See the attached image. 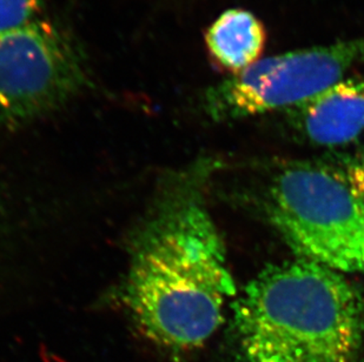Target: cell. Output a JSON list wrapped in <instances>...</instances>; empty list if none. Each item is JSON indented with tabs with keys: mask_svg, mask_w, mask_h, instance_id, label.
Listing matches in <instances>:
<instances>
[{
	"mask_svg": "<svg viewBox=\"0 0 364 362\" xmlns=\"http://www.w3.org/2000/svg\"><path fill=\"white\" fill-rule=\"evenodd\" d=\"M41 6V0H0V32L33 21Z\"/></svg>",
	"mask_w": 364,
	"mask_h": 362,
	"instance_id": "8",
	"label": "cell"
},
{
	"mask_svg": "<svg viewBox=\"0 0 364 362\" xmlns=\"http://www.w3.org/2000/svg\"><path fill=\"white\" fill-rule=\"evenodd\" d=\"M264 26L255 14L242 9L228 10L206 32V46L218 65L230 75L257 62L264 48Z\"/></svg>",
	"mask_w": 364,
	"mask_h": 362,
	"instance_id": "7",
	"label": "cell"
},
{
	"mask_svg": "<svg viewBox=\"0 0 364 362\" xmlns=\"http://www.w3.org/2000/svg\"><path fill=\"white\" fill-rule=\"evenodd\" d=\"M363 62L364 37L272 55L210 87L204 107L217 121L288 111Z\"/></svg>",
	"mask_w": 364,
	"mask_h": 362,
	"instance_id": "4",
	"label": "cell"
},
{
	"mask_svg": "<svg viewBox=\"0 0 364 362\" xmlns=\"http://www.w3.org/2000/svg\"><path fill=\"white\" fill-rule=\"evenodd\" d=\"M238 362H364V299L344 274L297 258L262 270L232 306Z\"/></svg>",
	"mask_w": 364,
	"mask_h": 362,
	"instance_id": "2",
	"label": "cell"
},
{
	"mask_svg": "<svg viewBox=\"0 0 364 362\" xmlns=\"http://www.w3.org/2000/svg\"><path fill=\"white\" fill-rule=\"evenodd\" d=\"M85 80L82 59L58 28L36 18L0 32V126L62 107Z\"/></svg>",
	"mask_w": 364,
	"mask_h": 362,
	"instance_id": "5",
	"label": "cell"
},
{
	"mask_svg": "<svg viewBox=\"0 0 364 362\" xmlns=\"http://www.w3.org/2000/svg\"><path fill=\"white\" fill-rule=\"evenodd\" d=\"M198 168L163 175L131 233L122 304L145 339L175 361L202 347L236 294Z\"/></svg>",
	"mask_w": 364,
	"mask_h": 362,
	"instance_id": "1",
	"label": "cell"
},
{
	"mask_svg": "<svg viewBox=\"0 0 364 362\" xmlns=\"http://www.w3.org/2000/svg\"><path fill=\"white\" fill-rule=\"evenodd\" d=\"M287 113L294 128L314 144H349L364 133V75L342 79Z\"/></svg>",
	"mask_w": 364,
	"mask_h": 362,
	"instance_id": "6",
	"label": "cell"
},
{
	"mask_svg": "<svg viewBox=\"0 0 364 362\" xmlns=\"http://www.w3.org/2000/svg\"><path fill=\"white\" fill-rule=\"evenodd\" d=\"M338 175L355 193L364 197V155L347 163L343 172Z\"/></svg>",
	"mask_w": 364,
	"mask_h": 362,
	"instance_id": "9",
	"label": "cell"
},
{
	"mask_svg": "<svg viewBox=\"0 0 364 362\" xmlns=\"http://www.w3.org/2000/svg\"><path fill=\"white\" fill-rule=\"evenodd\" d=\"M267 213L299 258L364 275V197L337 173L304 165L285 168L269 190Z\"/></svg>",
	"mask_w": 364,
	"mask_h": 362,
	"instance_id": "3",
	"label": "cell"
}]
</instances>
